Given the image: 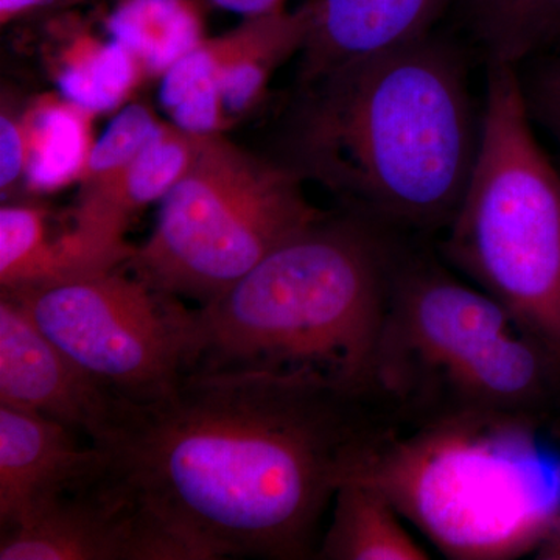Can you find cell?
<instances>
[{
  "label": "cell",
  "mask_w": 560,
  "mask_h": 560,
  "mask_svg": "<svg viewBox=\"0 0 560 560\" xmlns=\"http://www.w3.org/2000/svg\"><path fill=\"white\" fill-rule=\"evenodd\" d=\"M361 405L308 375L194 370L158 399L119 400L95 445L190 560L308 559L374 431Z\"/></svg>",
  "instance_id": "6da1fadb"
},
{
  "label": "cell",
  "mask_w": 560,
  "mask_h": 560,
  "mask_svg": "<svg viewBox=\"0 0 560 560\" xmlns=\"http://www.w3.org/2000/svg\"><path fill=\"white\" fill-rule=\"evenodd\" d=\"M312 84L298 135L307 171L368 219L451 223L481 131L455 51L427 35Z\"/></svg>",
  "instance_id": "7a4b0ae2"
},
{
  "label": "cell",
  "mask_w": 560,
  "mask_h": 560,
  "mask_svg": "<svg viewBox=\"0 0 560 560\" xmlns=\"http://www.w3.org/2000/svg\"><path fill=\"white\" fill-rule=\"evenodd\" d=\"M394 268L370 221L324 215L191 311L187 372L308 375L366 399Z\"/></svg>",
  "instance_id": "3957f363"
},
{
  "label": "cell",
  "mask_w": 560,
  "mask_h": 560,
  "mask_svg": "<svg viewBox=\"0 0 560 560\" xmlns=\"http://www.w3.org/2000/svg\"><path fill=\"white\" fill-rule=\"evenodd\" d=\"M349 478L451 559L521 558L560 522V453L528 412L459 408L407 433L375 429Z\"/></svg>",
  "instance_id": "277c9868"
},
{
  "label": "cell",
  "mask_w": 560,
  "mask_h": 560,
  "mask_svg": "<svg viewBox=\"0 0 560 560\" xmlns=\"http://www.w3.org/2000/svg\"><path fill=\"white\" fill-rule=\"evenodd\" d=\"M448 228V259L560 374V172L510 62L490 61L477 161Z\"/></svg>",
  "instance_id": "5b68a950"
},
{
  "label": "cell",
  "mask_w": 560,
  "mask_h": 560,
  "mask_svg": "<svg viewBox=\"0 0 560 560\" xmlns=\"http://www.w3.org/2000/svg\"><path fill=\"white\" fill-rule=\"evenodd\" d=\"M324 213L300 176L219 135L200 136L189 172L160 202L127 265L151 287L205 305Z\"/></svg>",
  "instance_id": "8992f818"
},
{
  "label": "cell",
  "mask_w": 560,
  "mask_h": 560,
  "mask_svg": "<svg viewBox=\"0 0 560 560\" xmlns=\"http://www.w3.org/2000/svg\"><path fill=\"white\" fill-rule=\"evenodd\" d=\"M119 268L2 294L110 396L158 399L189 370L191 311Z\"/></svg>",
  "instance_id": "52a82bcc"
},
{
  "label": "cell",
  "mask_w": 560,
  "mask_h": 560,
  "mask_svg": "<svg viewBox=\"0 0 560 560\" xmlns=\"http://www.w3.org/2000/svg\"><path fill=\"white\" fill-rule=\"evenodd\" d=\"M514 329L510 313L485 291L431 265L396 267L378 346L375 393L401 400L429 399L445 372L485 342Z\"/></svg>",
  "instance_id": "ba28073f"
},
{
  "label": "cell",
  "mask_w": 560,
  "mask_h": 560,
  "mask_svg": "<svg viewBox=\"0 0 560 560\" xmlns=\"http://www.w3.org/2000/svg\"><path fill=\"white\" fill-rule=\"evenodd\" d=\"M0 560H190L110 474L2 529Z\"/></svg>",
  "instance_id": "9c48e42d"
},
{
  "label": "cell",
  "mask_w": 560,
  "mask_h": 560,
  "mask_svg": "<svg viewBox=\"0 0 560 560\" xmlns=\"http://www.w3.org/2000/svg\"><path fill=\"white\" fill-rule=\"evenodd\" d=\"M119 399L77 368L16 301L0 294V404L36 412L97 444Z\"/></svg>",
  "instance_id": "30bf717a"
},
{
  "label": "cell",
  "mask_w": 560,
  "mask_h": 560,
  "mask_svg": "<svg viewBox=\"0 0 560 560\" xmlns=\"http://www.w3.org/2000/svg\"><path fill=\"white\" fill-rule=\"evenodd\" d=\"M57 420L0 404V528L101 477L105 452Z\"/></svg>",
  "instance_id": "8fae6325"
},
{
  "label": "cell",
  "mask_w": 560,
  "mask_h": 560,
  "mask_svg": "<svg viewBox=\"0 0 560 560\" xmlns=\"http://www.w3.org/2000/svg\"><path fill=\"white\" fill-rule=\"evenodd\" d=\"M453 0H305L311 28L304 49L308 83L382 51L430 35Z\"/></svg>",
  "instance_id": "7c38bea8"
},
{
  "label": "cell",
  "mask_w": 560,
  "mask_h": 560,
  "mask_svg": "<svg viewBox=\"0 0 560 560\" xmlns=\"http://www.w3.org/2000/svg\"><path fill=\"white\" fill-rule=\"evenodd\" d=\"M131 250L113 248L73 217L55 228L46 209L9 202L0 209V287L21 291L54 285L127 264Z\"/></svg>",
  "instance_id": "4fadbf2b"
},
{
  "label": "cell",
  "mask_w": 560,
  "mask_h": 560,
  "mask_svg": "<svg viewBox=\"0 0 560 560\" xmlns=\"http://www.w3.org/2000/svg\"><path fill=\"white\" fill-rule=\"evenodd\" d=\"M556 374L539 346L514 329L485 342L445 372L429 399L441 401L436 411L528 412Z\"/></svg>",
  "instance_id": "5bb4252c"
},
{
  "label": "cell",
  "mask_w": 560,
  "mask_h": 560,
  "mask_svg": "<svg viewBox=\"0 0 560 560\" xmlns=\"http://www.w3.org/2000/svg\"><path fill=\"white\" fill-rule=\"evenodd\" d=\"M308 28L307 9L301 5L293 11L243 20L234 31L224 33L221 94L228 119L248 114L259 105L276 70L304 49Z\"/></svg>",
  "instance_id": "9a60e30c"
},
{
  "label": "cell",
  "mask_w": 560,
  "mask_h": 560,
  "mask_svg": "<svg viewBox=\"0 0 560 560\" xmlns=\"http://www.w3.org/2000/svg\"><path fill=\"white\" fill-rule=\"evenodd\" d=\"M316 558L324 560H425L390 501L368 482L348 478L334 497V518Z\"/></svg>",
  "instance_id": "2e32d148"
},
{
  "label": "cell",
  "mask_w": 560,
  "mask_h": 560,
  "mask_svg": "<svg viewBox=\"0 0 560 560\" xmlns=\"http://www.w3.org/2000/svg\"><path fill=\"white\" fill-rule=\"evenodd\" d=\"M24 116L31 149L25 187L50 194L80 184L94 149V114L61 94H47L32 102Z\"/></svg>",
  "instance_id": "e0dca14e"
},
{
  "label": "cell",
  "mask_w": 560,
  "mask_h": 560,
  "mask_svg": "<svg viewBox=\"0 0 560 560\" xmlns=\"http://www.w3.org/2000/svg\"><path fill=\"white\" fill-rule=\"evenodd\" d=\"M108 32L138 58L147 77L164 75L208 38L195 0H119L109 14Z\"/></svg>",
  "instance_id": "ac0fdd59"
},
{
  "label": "cell",
  "mask_w": 560,
  "mask_h": 560,
  "mask_svg": "<svg viewBox=\"0 0 560 560\" xmlns=\"http://www.w3.org/2000/svg\"><path fill=\"white\" fill-rule=\"evenodd\" d=\"M143 77L138 58L119 40L79 35L61 50L58 94L95 116L124 105Z\"/></svg>",
  "instance_id": "d6986e66"
},
{
  "label": "cell",
  "mask_w": 560,
  "mask_h": 560,
  "mask_svg": "<svg viewBox=\"0 0 560 560\" xmlns=\"http://www.w3.org/2000/svg\"><path fill=\"white\" fill-rule=\"evenodd\" d=\"M223 58L224 36L206 38L161 77L162 108L180 130L219 135L230 124L221 94Z\"/></svg>",
  "instance_id": "ffe728a7"
},
{
  "label": "cell",
  "mask_w": 560,
  "mask_h": 560,
  "mask_svg": "<svg viewBox=\"0 0 560 560\" xmlns=\"http://www.w3.org/2000/svg\"><path fill=\"white\" fill-rule=\"evenodd\" d=\"M469 14L490 61L515 66L560 40V0H469Z\"/></svg>",
  "instance_id": "44dd1931"
},
{
  "label": "cell",
  "mask_w": 560,
  "mask_h": 560,
  "mask_svg": "<svg viewBox=\"0 0 560 560\" xmlns=\"http://www.w3.org/2000/svg\"><path fill=\"white\" fill-rule=\"evenodd\" d=\"M161 121L150 106L142 103L125 105L101 138L95 139L86 172L80 180V195L101 194L113 187Z\"/></svg>",
  "instance_id": "7402d4cb"
},
{
  "label": "cell",
  "mask_w": 560,
  "mask_h": 560,
  "mask_svg": "<svg viewBox=\"0 0 560 560\" xmlns=\"http://www.w3.org/2000/svg\"><path fill=\"white\" fill-rule=\"evenodd\" d=\"M28 150L24 109L3 103L0 113V190L3 197L25 183Z\"/></svg>",
  "instance_id": "603a6c76"
},
{
  "label": "cell",
  "mask_w": 560,
  "mask_h": 560,
  "mask_svg": "<svg viewBox=\"0 0 560 560\" xmlns=\"http://www.w3.org/2000/svg\"><path fill=\"white\" fill-rule=\"evenodd\" d=\"M526 101L560 143V79L537 72Z\"/></svg>",
  "instance_id": "cb8c5ba5"
},
{
  "label": "cell",
  "mask_w": 560,
  "mask_h": 560,
  "mask_svg": "<svg viewBox=\"0 0 560 560\" xmlns=\"http://www.w3.org/2000/svg\"><path fill=\"white\" fill-rule=\"evenodd\" d=\"M83 2L88 0H0V22L5 27L11 22L24 20L33 14L70 9Z\"/></svg>",
  "instance_id": "d4e9b609"
},
{
  "label": "cell",
  "mask_w": 560,
  "mask_h": 560,
  "mask_svg": "<svg viewBox=\"0 0 560 560\" xmlns=\"http://www.w3.org/2000/svg\"><path fill=\"white\" fill-rule=\"evenodd\" d=\"M212 5L231 13L241 14L243 20L267 16L287 10V0H209Z\"/></svg>",
  "instance_id": "484cf974"
},
{
  "label": "cell",
  "mask_w": 560,
  "mask_h": 560,
  "mask_svg": "<svg viewBox=\"0 0 560 560\" xmlns=\"http://www.w3.org/2000/svg\"><path fill=\"white\" fill-rule=\"evenodd\" d=\"M534 555H536V559L540 560H560V522L541 540Z\"/></svg>",
  "instance_id": "4316f807"
},
{
  "label": "cell",
  "mask_w": 560,
  "mask_h": 560,
  "mask_svg": "<svg viewBox=\"0 0 560 560\" xmlns=\"http://www.w3.org/2000/svg\"><path fill=\"white\" fill-rule=\"evenodd\" d=\"M552 47L558 49V54H556L555 57H551L547 65H545L544 68L539 70V72L556 77V79H560V40Z\"/></svg>",
  "instance_id": "83f0119b"
}]
</instances>
